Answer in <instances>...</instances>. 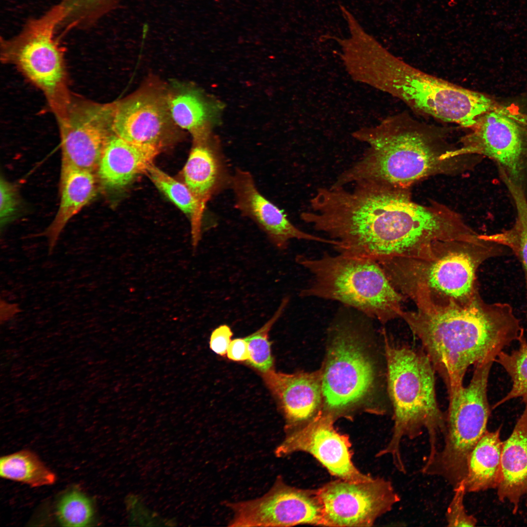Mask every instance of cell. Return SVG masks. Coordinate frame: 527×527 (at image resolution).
<instances>
[{
  "mask_svg": "<svg viewBox=\"0 0 527 527\" xmlns=\"http://www.w3.org/2000/svg\"><path fill=\"white\" fill-rule=\"evenodd\" d=\"M401 318L444 382L448 404L458 398L471 365L494 362L525 332L510 304L487 303L480 293L466 306L404 310Z\"/></svg>",
  "mask_w": 527,
  "mask_h": 527,
  "instance_id": "1",
  "label": "cell"
},
{
  "mask_svg": "<svg viewBox=\"0 0 527 527\" xmlns=\"http://www.w3.org/2000/svg\"><path fill=\"white\" fill-rule=\"evenodd\" d=\"M341 59L349 76L395 97L413 110L471 129L495 107L486 95L425 73L396 57L364 29L343 44Z\"/></svg>",
  "mask_w": 527,
  "mask_h": 527,
  "instance_id": "2",
  "label": "cell"
},
{
  "mask_svg": "<svg viewBox=\"0 0 527 527\" xmlns=\"http://www.w3.org/2000/svg\"><path fill=\"white\" fill-rule=\"evenodd\" d=\"M405 114L364 127L352 137L367 145L363 156L343 172L332 184L344 186L374 181L409 189L431 176L465 168V157L451 147L441 134Z\"/></svg>",
  "mask_w": 527,
  "mask_h": 527,
  "instance_id": "3",
  "label": "cell"
},
{
  "mask_svg": "<svg viewBox=\"0 0 527 527\" xmlns=\"http://www.w3.org/2000/svg\"><path fill=\"white\" fill-rule=\"evenodd\" d=\"M512 254L482 238L441 241L423 257L378 262L394 288L417 309L430 310L469 304L480 293L476 273L486 260Z\"/></svg>",
  "mask_w": 527,
  "mask_h": 527,
  "instance_id": "4",
  "label": "cell"
},
{
  "mask_svg": "<svg viewBox=\"0 0 527 527\" xmlns=\"http://www.w3.org/2000/svg\"><path fill=\"white\" fill-rule=\"evenodd\" d=\"M384 336L386 388L393 411L392 435L378 453L391 457L398 470L406 472L401 451L405 438L414 439L426 431L432 460L441 447L446 431V415L441 410L435 389V370L422 349L392 344Z\"/></svg>",
  "mask_w": 527,
  "mask_h": 527,
  "instance_id": "5",
  "label": "cell"
},
{
  "mask_svg": "<svg viewBox=\"0 0 527 527\" xmlns=\"http://www.w3.org/2000/svg\"><path fill=\"white\" fill-rule=\"evenodd\" d=\"M296 261L313 277L302 297L338 301L383 324L401 317L404 296L376 261L324 254L316 259L299 255Z\"/></svg>",
  "mask_w": 527,
  "mask_h": 527,
  "instance_id": "6",
  "label": "cell"
},
{
  "mask_svg": "<svg viewBox=\"0 0 527 527\" xmlns=\"http://www.w3.org/2000/svg\"><path fill=\"white\" fill-rule=\"evenodd\" d=\"M322 369L323 409L334 421L363 406L381 389V370L363 329L351 321L332 331Z\"/></svg>",
  "mask_w": 527,
  "mask_h": 527,
  "instance_id": "7",
  "label": "cell"
},
{
  "mask_svg": "<svg viewBox=\"0 0 527 527\" xmlns=\"http://www.w3.org/2000/svg\"><path fill=\"white\" fill-rule=\"evenodd\" d=\"M60 3L27 21L17 35L0 39V58L42 91L58 120L64 117L72 97L68 87L64 50L56 37L63 18Z\"/></svg>",
  "mask_w": 527,
  "mask_h": 527,
  "instance_id": "8",
  "label": "cell"
},
{
  "mask_svg": "<svg viewBox=\"0 0 527 527\" xmlns=\"http://www.w3.org/2000/svg\"><path fill=\"white\" fill-rule=\"evenodd\" d=\"M493 362L486 361L474 365L469 383L463 386L457 400L448 405L446 431L439 450L421 468L422 473L440 477L453 488L465 480L469 455L487 430L491 413L487 385Z\"/></svg>",
  "mask_w": 527,
  "mask_h": 527,
  "instance_id": "9",
  "label": "cell"
},
{
  "mask_svg": "<svg viewBox=\"0 0 527 527\" xmlns=\"http://www.w3.org/2000/svg\"><path fill=\"white\" fill-rule=\"evenodd\" d=\"M323 526L370 527L401 500L391 483L381 477L363 481L340 479L317 489Z\"/></svg>",
  "mask_w": 527,
  "mask_h": 527,
  "instance_id": "10",
  "label": "cell"
},
{
  "mask_svg": "<svg viewBox=\"0 0 527 527\" xmlns=\"http://www.w3.org/2000/svg\"><path fill=\"white\" fill-rule=\"evenodd\" d=\"M225 505L233 513L230 527L323 526V507L317 490L286 484L278 476L262 496Z\"/></svg>",
  "mask_w": 527,
  "mask_h": 527,
  "instance_id": "11",
  "label": "cell"
},
{
  "mask_svg": "<svg viewBox=\"0 0 527 527\" xmlns=\"http://www.w3.org/2000/svg\"><path fill=\"white\" fill-rule=\"evenodd\" d=\"M113 106L72 97L65 117L59 121L61 166L94 173L112 131Z\"/></svg>",
  "mask_w": 527,
  "mask_h": 527,
  "instance_id": "12",
  "label": "cell"
},
{
  "mask_svg": "<svg viewBox=\"0 0 527 527\" xmlns=\"http://www.w3.org/2000/svg\"><path fill=\"white\" fill-rule=\"evenodd\" d=\"M334 422L320 411L310 421L288 431L275 449L276 456L304 452L312 455L339 479L354 482L371 479L372 476L363 473L354 465L349 438L335 429Z\"/></svg>",
  "mask_w": 527,
  "mask_h": 527,
  "instance_id": "13",
  "label": "cell"
},
{
  "mask_svg": "<svg viewBox=\"0 0 527 527\" xmlns=\"http://www.w3.org/2000/svg\"><path fill=\"white\" fill-rule=\"evenodd\" d=\"M471 132L462 139V155H481L496 161L511 178L521 169L524 142L520 126L496 108L481 116Z\"/></svg>",
  "mask_w": 527,
  "mask_h": 527,
  "instance_id": "14",
  "label": "cell"
},
{
  "mask_svg": "<svg viewBox=\"0 0 527 527\" xmlns=\"http://www.w3.org/2000/svg\"><path fill=\"white\" fill-rule=\"evenodd\" d=\"M231 187L234 192L235 206L249 218L266 234L277 248L285 249L292 239L318 242L335 246L330 239L312 235L294 225L284 212L259 191L250 172L237 168L233 174Z\"/></svg>",
  "mask_w": 527,
  "mask_h": 527,
  "instance_id": "15",
  "label": "cell"
},
{
  "mask_svg": "<svg viewBox=\"0 0 527 527\" xmlns=\"http://www.w3.org/2000/svg\"><path fill=\"white\" fill-rule=\"evenodd\" d=\"M263 379L278 399L290 430L310 421L323 405L321 371L286 374L271 368Z\"/></svg>",
  "mask_w": 527,
  "mask_h": 527,
  "instance_id": "16",
  "label": "cell"
},
{
  "mask_svg": "<svg viewBox=\"0 0 527 527\" xmlns=\"http://www.w3.org/2000/svg\"><path fill=\"white\" fill-rule=\"evenodd\" d=\"M170 119L167 102L152 95H140L113 106L111 129L131 142L162 145Z\"/></svg>",
  "mask_w": 527,
  "mask_h": 527,
  "instance_id": "17",
  "label": "cell"
},
{
  "mask_svg": "<svg viewBox=\"0 0 527 527\" xmlns=\"http://www.w3.org/2000/svg\"><path fill=\"white\" fill-rule=\"evenodd\" d=\"M195 144L183 168L184 183L201 208L214 196L231 187V174L222 150L210 137Z\"/></svg>",
  "mask_w": 527,
  "mask_h": 527,
  "instance_id": "18",
  "label": "cell"
},
{
  "mask_svg": "<svg viewBox=\"0 0 527 527\" xmlns=\"http://www.w3.org/2000/svg\"><path fill=\"white\" fill-rule=\"evenodd\" d=\"M161 148L159 145L131 142L110 133L98 167L99 177L108 187H123L137 175L145 172Z\"/></svg>",
  "mask_w": 527,
  "mask_h": 527,
  "instance_id": "19",
  "label": "cell"
},
{
  "mask_svg": "<svg viewBox=\"0 0 527 527\" xmlns=\"http://www.w3.org/2000/svg\"><path fill=\"white\" fill-rule=\"evenodd\" d=\"M500 501L508 502L515 513L527 498V403L508 438L503 442L501 471L497 487Z\"/></svg>",
  "mask_w": 527,
  "mask_h": 527,
  "instance_id": "20",
  "label": "cell"
},
{
  "mask_svg": "<svg viewBox=\"0 0 527 527\" xmlns=\"http://www.w3.org/2000/svg\"><path fill=\"white\" fill-rule=\"evenodd\" d=\"M61 200L59 209L51 224L42 234L48 242L51 254L61 232L68 221L96 196L94 173L68 166H61Z\"/></svg>",
  "mask_w": 527,
  "mask_h": 527,
  "instance_id": "21",
  "label": "cell"
},
{
  "mask_svg": "<svg viewBox=\"0 0 527 527\" xmlns=\"http://www.w3.org/2000/svg\"><path fill=\"white\" fill-rule=\"evenodd\" d=\"M501 427L487 430L474 446L467 459L465 483L466 492L497 488L500 480L503 442Z\"/></svg>",
  "mask_w": 527,
  "mask_h": 527,
  "instance_id": "22",
  "label": "cell"
},
{
  "mask_svg": "<svg viewBox=\"0 0 527 527\" xmlns=\"http://www.w3.org/2000/svg\"><path fill=\"white\" fill-rule=\"evenodd\" d=\"M516 206L517 217L510 228L490 235L480 234L485 240L508 248L521 264L526 284L525 314L527 319V200L521 187L507 175L502 177Z\"/></svg>",
  "mask_w": 527,
  "mask_h": 527,
  "instance_id": "23",
  "label": "cell"
},
{
  "mask_svg": "<svg viewBox=\"0 0 527 527\" xmlns=\"http://www.w3.org/2000/svg\"><path fill=\"white\" fill-rule=\"evenodd\" d=\"M156 186L190 218L192 244L196 249L201 239L204 210L185 183H182L152 163L145 172Z\"/></svg>",
  "mask_w": 527,
  "mask_h": 527,
  "instance_id": "24",
  "label": "cell"
},
{
  "mask_svg": "<svg viewBox=\"0 0 527 527\" xmlns=\"http://www.w3.org/2000/svg\"><path fill=\"white\" fill-rule=\"evenodd\" d=\"M173 121L179 127L189 131L195 142L210 137L206 126L211 117L210 105L199 94L183 92L173 95L167 101Z\"/></svg>",
  "mask_w": 527,
  "mask_h": 527,
  "instance_id": "25",
  "label": "cell"
},
{
  "mask_svg": "<svg viewBox=\"0 0 527 527\" xmlns=\"http://www.w3.org/2000/svg\"><path fill=\"white\" fill-rule=\"evenodd\" d=\"M0 477L22 483L32 487L51 485L56 480L55 474L29 450H22L1 457Z\"/></svg>",
  "mask_w": 527,
  "mask_h": 527,
  "instance_id": "26",
  "label": "cell"
},
{
  "mask_svg": "<svg viewBox=\"0 0 527 527\" xmlns=\"http://www.w3.org/2000/svg\"><path fill=\"white\" fill-rule=\"evenodd\" d=\"M519 347L511 353L501 351L494 362L500 365L510 376L512 387L507 394L493 406L492 409L514 398L527 403V341L523 333L518 341Z\"/></svg>",
  "mask_w": 527,
  "mask_h": 527,
  "instance_id": "27",
  "label": "cell"
},
{
  "mask_svg": "<svg viewBox=\"0 0 527 527\" xmlns=\"http://www.w3.org/2000/svg\"><path fill=\"white\" fill-rule=\"evenodd\" d=\"M113 0H61L63 18L58 30L83 27L96 21L110 8Z\"/></svg>",
  "mask_w": 527,
  "mask_h": 527,
  "instance_id": "28",
  "label": "cell"
},
{
  "mask_svg": "<svg viewBox=\"0 0 527 527\" xmlns=\"http://www.w3.org/2000/svg\"><path fill=\"white\" fill-rule=\"evenodd\" d=\"M289 301L288 297H284L272 317L257 331L244 338L249 354L248 363L263 372L269 370L273 365L269 332L283 313Z\"/></svg>",
  "mask_w": 527,
  "mask_h": 527,
  "instance_id": "29",
  "label": "cell"
},
{
  "mask_svg": "<svg viewBox=\"0 0 527 527\" xmlns=\"http://www.w3.org/2000/svg\"><path fill=\"white\" fill-rule=\"evenodd\" d=\"M94 515L92 503L83 493L72 490L60 499L57 515L63 526L84 527L91 522Z\"/></svg>",
  "mask_w": 527,
  "mask_h": 527,
  "instance_id": "30",
  "label": "cell"
},
{
  "mask_svg": "<svg viewBox=\"0 0 527 527\" xmlns=\"http://www.w3.org/2000/svg\"><path fill=\"white\" fill-rule=\"evenodd\" d=\"M454 493L446 514L448 527H474L476 519L468 514L464 505V498L466 493L465 481L453 488Z\"/></svg>",
  "mask_w": 527,
  "mask_h": 527,
  "instance_id": "31",
  "label": "cell"
},
{
  "mask_svg": "<svg viewBox=\"0 0 527 527\" xmlns=\"http://www.w3.org/2000/svg\"><path fill=\"white\" fill-rule=\"evenodd\" d=\"M0 223L2 228L12 220L19 205L15 187L2 176L0 179Z\"/></svg>",
  "mask_w": 527,
  "mask_h": 527,
  "instance_id": "32",
  "label": "cell"
},
{
  "mask_svg": "<svg viewBox=\"0 0 527 527\" xmlns=\"http://www.w3.org/2000/svg\"><path fill=\"white\" fill-rule=\"evenodd\" d=\"M232 335L233 332L228 325H220L211 334L209 341L210 349L216 354L224 356L227 353Z\"/></svg>",
  "mask_w": 527,
  "mask_h": 527,
  "instance_id": "33",
  "label": "cell"
},
{
  "mask_svg": "<svg viewBox=\"0 0 527 527\" xmlns=\"http://www.w3.org/2000/svg\"><path fill=\"white\" fill-rule=\"evenodd\" d=\"M227 357L233 361L248 360L249 354L247 343L244 338H237L231 341L227 350Z\"/></svg>",
  "mask_w": 527,
  "mask_h": 527,
  "instance_id": "34",
  "label": "cell"
}]
</instances>
